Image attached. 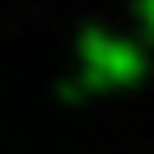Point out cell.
Listing matches in <instances>:
<instances>
[{"label":"cell","mask_w":154,"mask_h":154,"mask_svg":"<svg viewBox=\"0 0 154 154\" xmlns=\"http://www.w3.org/2000/svg\"><path fill=\"white\" fill-rule=\"evenodd\" d=\"M79 79L94 89H126L140 84L145 70H149V51L131 38H112L103 28H84L79 33Z\"/></svg>","instance_id":"obj_1"},{"label":"cell","mask_w":154,"mask_h":154,"mask_svg":"<svg viewBox=\"0 0 154 154\" xmlns=\"http://www.w3.org/2000/svg\"><path fill=\"white\" fill-rule=\"evenodd\" d=\"M56 98H61V103H84V98H89V84H84L79 75H70V79H61Z\"/></svg>","instance_id":"obj_2"},{"label":"cell","mask_w":154,"mask_h":154,"mask_svg":"<svg viewBox=\"0 0 154 154\" xmlns=\"http://www.w3.org/2000/svg\"><path fill=\"white\" fill-rule=\"evenodd\" d=\"M135 23H140L145 42H154V0H135Z\"/></svg>","instance_id":"obj_3"}]
</instances>
